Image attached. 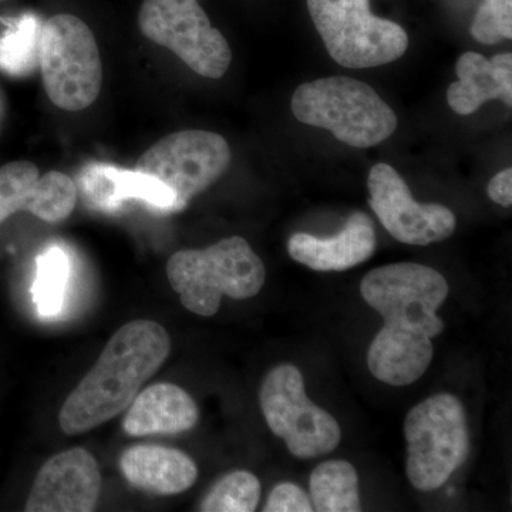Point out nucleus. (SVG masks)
I'll use <instances>...</instances> for the list:
<instances>
[{"mask_svg":"<svg viewBox=\"0 0 512 512\" xmlns=\"http://www.w3.org/2000/svg\"><path fill=\"white\" fill-rule=\"evenodd\" d=\"M76 202L77 188L69 175L59 171L40 175L30 161L0 167V224L20 211L56 224L72 215Z\"/></svg>","mask_w":512,"mask_h":512,"instance_id":"nucleus-13","label":"nucleus"},{"mask_svg":"<svg viewBox=\"0 0 512 512\" xmlns=\"http://www.w3.org/2000/svg\"><path fill=\"white\" fill-rule=\"evenodd\" d=\"M167 276L185 309L211 318L220 311L222 296L244 301L258 295L266 269L247 239L229 237L205 249L175 252Z\"/></svg>","mask_w":512,"mask_h":512,"instance_id":"nucleus-3","label":"nucleus"},{"mask_svg":"<svg viewBox=\"0 0 512 512\" xmlns=\"http://www.w3.org/2000/svg\"><path fill=\"white\" fill-rule=\"evenodd\" d=\"M458 80L447 90V103L454 113L470 116L484 103L501 100L512 106V55L501 53L488 60L467 52L457 60Z\"/></svg>","mask_w":512,"mask_h":512,"instance_id":"nucleus-16","label":"nucleus"},{"mask_svg":"<svg viewBox=\"0 0 512 512\" xmlns=\"http://www.w3.org/2000/svg\"><path fill=\"white\" fill-rule=\"evenodd\" d=\"M261 483L254 474L235 470L225 474L201 501L202 512H252L261 500Z\"/></svg>","mask_w":512,"mask_h":512,"instance_id":"nucleus-21","label":"nucleus"},{"mask_svg":"<svg viewBox=\"0 0 512 512\" xmlns=\"http://www.w3.org/2000/svg\"><path fill=\"white\" fill-rule=\"evenodd\" d=\"M329 56L346 69H372L396 62L409 36L392 20L377 18L370 0H306Z\"/></svg>","mask_w":512,"mask_h":512,"instance_id":"nucleus-7","label":"nucleus"},{"mask_svg":"<svg viewBox=\"0 0 512 512\" xmlns=\"http://www.w3.org/2000/svg\"><path fill=\"white\" fill-rule=\"evenodd\" d=\"M296 120L328 130L336 140L355 148L379 146L397 128L396 113L365 82L346 76L303 83L293 93Z\"/></svg>","mask_w":512,"mask_h":512,"instance_id":"nucleus-4","label":"nucleus"},{"mask_svg":"<svg viewBox=\"0 0 512 512\" xmlns=\"http://www.w3.org/2000/svg\"><path fill=\"white\" fill-rule=\"evenodd\" d=\"M119 466L128 484L156 495L185 493L198 478V468L191 457L163 446L127 448Z\"/></svg>","mask_w":512,"mask_h":512,"instance_id":"nucleus-17","label":"nucleus"},{"mask_svg":"<svg viewBox=\"0 0 512 512\" xmlns=\"http://www.w3.org/2000/svg\"><path fill=\"white\" fill-rule=\"evenodd\" d=\"M259 400L269 429L285 441L292 456L319 458L339 446L338 421L308 399L298 367H274L262 383Z\"/></svg>","mask_w":512,"mask_h":512,"instance_id":"nucleus-8","label":"nucleus"},{"mask_svg":"<svg viewBox=\"0 0 512 512\" xmlns=\"http://www.w3.org/2000/svg\"><path fill=\"white\" fill-rule=\"evenodd\" d=\"M375 249V225L362 211L353 212L336 237L318 238L298 232L288 242V252L293 261L322 272L346 271L363 264Z\"/></svg>","mask_w":512,"mask_h":512,"instance_id":"nucleus-14","label":"nucleus"},{"mask_svg":"<svg viewBox=\"0 0 512 512\" xmlns=\"http://www.w3.org/2000/svg\"><path fill=\"white\" fill-rule=\"evenodd\" d=\"M311 503L319 512H357L362 510L359 476L345 460L320 463L311 474Z\"/></svg>","mask_w":512,"mask_h":512,"instance_id":"nucleus-19","label":"nucleus"},{"mask_svg":"<svg viewBox=\"0 0 512 512\" xmlns=\"http://www.w3.org/2000/svg\"><path fill=\"white\" fill-rule=\"evenodd\" d=\"M138 26L148 40L170 49L202 77L221 79L231 66L227 39L197 0H144Z\"/></svg>","mask_w":512,"mask_h":512,"instance_id":"nucleus-9","label":"nucleus"},{"mask_svg":"<svg viewBox=\"0 0 512 512\" xmlns=\"http://www.w3.org/2000/svg\"><path fill=\"white\" fill-rule=\"evenodd\" d=\"M170 352V335L160 323L133 320L121 326L64 402L60 429L67 436H79L126 412Z\"/></svg>","mask_w":512,"mask_h":512,"instance_id":"nucleus-2","label":"nucleus"},{"mask_svg":"<svg viewBox=\"0 0 512 512\" xmlns=\"http://www.w3.org/2000/svg\"><path fill=\"white\" fill-rule=\"evenodd\" d=\"M200 410L190 394L174 383L151 384L128 406L123 429L131 437L178 434L194 429Z\"/></svg>","mask_w":512,"mask_h":512,"instance_id":"nucleus-15","label":"nucleus"},{"mask_svg":"<svg viewBox=\"0 0 512 512\" xmlns=\"http://www.w3.org/2000/svg\"><path fill=\"white\" fill-rule=\"evenodd\" d=\"M87 183V197L101 208H116L121 201L143 200L153 207L175 211V197L160 180L138 171L94 167Z\"/></svg>","mask_w":512,"mask_h":512,"instance_id":"nucleus-18","label":"nucleus"},{"mask_svg":"<svg viewBox=\"0 0 512 512\" xmlns=\"http://www.w3.org/2000/svg\"><path fill=\"white\" fill-rule=\"evenodd\" d=\"M488 197L495 204L501 205L504 208H510L512 205V170L501 171L491 178L487 187Z\"/></svg>","mask_w":512,"mask_h":512,"instance_id":"nucleus-25","label":"nucleus"},{"mask_svg":"<svg viewBox=\"0 0 512 512\" xmlns=\"http://www.w3.org/2000/svg\"><path fill=\"white\" fill-rule=\"evenodd\" d=\"M101 493L96 458L84 448H70L46 461L35 478L28 512H92Z\"/></svg>","mask_w":512,"mask_h":512,"instance_id":"nucleus-12","label":"nucleus"},{"mask_svg":"<svg viewBox=\"0 0 512 512\" xmlns=\"http://www.w3.org/2000/svg\"><path fill=\"white\" fill-rule=\"evenodd\" d=\"M265 512H311L313 511L311 498L301 487L292 483L276 485L269 495Z\"/></svg>","mask_w":512,"mask_h":512,"instance_id":"nucleus-24","label":"nucleus"},{"mask_svg":"<svg viewBox=\"0 0 512 512\" xmlns=\"http://www.w3.org/2000/svg\"><path fill=\"white\" fill-rule=\"evenodd\" d=\"M367 187L370 207L386 231L402 244L424 247L444 241L456 231L453 211L444 205L414 201L409 185L392 165H373Z\"/></svg>","mask_w":512,"mask_h":512,"instance_id":"nucleus-11","label":"nucleus"},{"mask_svg":"<svg viewBox=\"0 0 512 512\" xmlns=\"http://www.w3.org/2000/svg\"><path fill=\"white\" fill-rule=\"evenodd\" d=\"M40 26L36 16L25 15L0 36V69L10 74L35 69L39 64Z\"/></svg>","mask_w":512,"mask_h":512,"instance_id":"nucleus-20","label":"nucleus"},{"mask_svg":"<svg viewBox=\"0 0 512 512\" xmlns=\"http://www.w3.org/2000/svg\"><path fill=\"white\" fill-rule=\"evenodd\" d=\"M39 67L47 97L59 109H87L99 97L103 84L99 46L77 16L60 13L42 23Z\"/></svg>","mask_w":512,"mask_h":512,"instance_id":"nucleus-6","label":"nucleus"},{"mask_svg":"<svg viewBox=\"0 0 512 512\" xmlns=\"http://www.w3.org/2000/svg\"><path fill=\"white\" fill-rule=\"evenodd\" d=\"M471 36L483 45L512 39V0H484L470 28Z\"/></svg>","mask_w":512,"mask_h":512,"instance_id":"nucleus-23","label":"nucleus"},{"mask_svg":"<svg viewBox=\"0 0 512 512\" xmlns=\"http://www.w3.org/2000/svg\"><path fill=\"white\" fill-rule=\"evenodd\" d=\"M67 276H69V258L62 249L53 247L39 256L33 296H35L40 315L55 316L60 312Z\"/></svg>","mask_w":512,"mask_h":512,"instance_id":"nucleus-22","label":"nucleus"},{"mask_svg":"<svg viewBox=\"0 0 512 512\" xmlns=\"http://www.w3.org/2000/svg\"><path fill=\"white\" fill-rule=\"evenodd\" d=\"M231 147L220 134L184 130L161 138L140 157L136 171L151 175L173 191L175 211L220 180L231 165Z\"/></svg>","mask_w":512,"mask_h":512,"instance_id":"nucleus-10","label":"nucleus"},{"mask_svg":"<svg viewBox=\"0 0 512 512\" xmlns=\"http://www.w3.org/2000/svg\"><path fill=\"white\" fill-rule=\"evenodd\" d=\"M448 292L440 272L413 262L380 266L363 278L362 298L384 320L367 352L377 380L409 386L427 372L434 356L431 339L444 330L437 311Z\"/></svg>","mask_w":512,"mask_h":512,"instance_id":"nucleus-1","label":"nucleus"},{"mask_svg":"<svg viewBox=\"0 0 512 512\" xmlns=\"http://www.w3.org/2000/svg\"><path fill=\"white\" fill-rule=\"evenodd\" d=\"M406 473L419 491L447 483L470 453L466 410L456 396L440 393L414 406L404 420Z\"/></svg>","mask_w":512,"mask_h":512,"instance_id":"nucleus-5","label":"nucleus"}]
</instances>
